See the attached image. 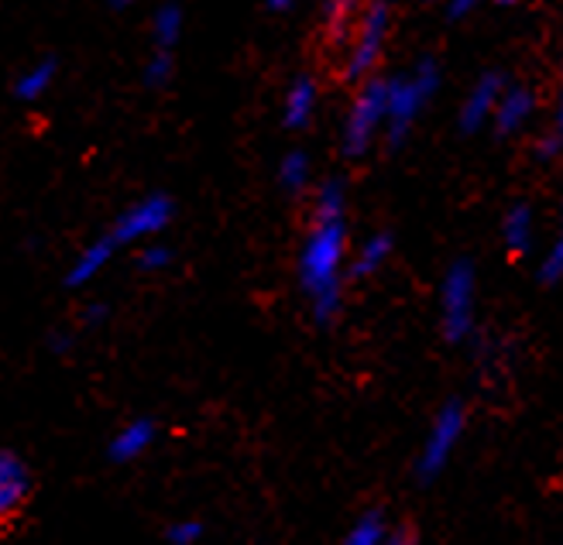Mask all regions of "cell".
Masks as SVG:
<instances>
[{"instance_id":"f1b7e54d","label":"cell","mask_w":563,"mask_h":545,"mask_svg":"<svg viewBox=\"0 0 563 545\" xmlns=\"http://www.w3.org/2000/svg\"><path fill=\"white\" fill-rule=\"evenodd\" d=\"M556 137H560V145H563V82H560V100H556V131H553Z\"/></svg>"},{"instance_id":"5b68a950","label":"cell","mask_w":563,"mask_h":545,"mask_svg":"<svg viewBox=\"0 0 563 545\" xmlns=\"http://www.w3.org/2000/svg\"><path fill=\"white\" fill-rule=\"evenodd\" d=\"M474 292H477L474 265H467V262L450 265L446 278H443V289H440V315H443L446 340L461 343L471 333V326H474Z\"/></svg>"},{"instance_id":"83f0119b","label":"cell","mask_w":563,"mask_h":545,"mask_svg":"<svg viewBox=\"0 0 563 545\" xmlns=\"http://www.w3.org/2000/svg\"><path fill=\"white\" fill-rule=\"evenodd\" d=\"M385 545H416V535L409 529H391L388 538H385Z\"/></svg>"},{"instance_id":"d6986e66","label":"cell","mask_w":563,"mask_h":545,"mask_svg":"<svg viewBox=\"0 0 563 545\" xmlns=\"http://www.w3.org/2000/svg\"><path fill=\"white\" fill-rule=\"evenodd\" d=\"M388 532L378 511H368L364 519H357V525L351 529V535L344 538V545H385Z\"/></svg>"},{"instance_id":"9a60e30c","label":"cell","mask_w":563,"mask_h":545,"mask_svg":"<svg viewBox=\"0 0 563 545\" xmlns=\"http://www.w3.org/2000/svg\"><path fill=\"white\" fill-rule=\"evenodd\" d=\"M391 234H375V237H368L364 241V247L357 251V257H354V265H351V275L354 278H364V275H375L385 262H388V254H391Z\"/></svg>"},{"instance_id":"2e32d148","label":"cell","mask_w":563,"mask_h":545,"mask_svg":"<svg viewBox=\"0 0 563 545\" xmlns=\"http://www.w3.org/2000/svg\"><path fill=\"white\" fill-rule=\"evenodd\" d=\"M323 4V21L333 42H347L351 21L357 14V0H320Z\"/></svg>"},{"instance_id":"4dcf8cb0","label":"cell","mask_w":563,"mask_h":545,"mask_svg":"<svg viewBox=\"0 0 563 545\" xmlns=\"http://www.w3.org/2000/svg\"><path fill=\"white\" fill-rule=\"evenodd\" d=\"M110 4H118V8H124V4H131V0H110Z\"/></svg>"},{"instance_id":"ffe728a7","label":"cell","mask_w":563,"mask_h":545,"mask_svg":"<svg viewBox=\"0 0 563 545\" xmlns=\"http://www.w3.org/2000/svg\"><path fill=\"white\" fill-rule=\"evenodd\" d=\"M278 182H282V189L299 192L309 182V158L302 152H289L278 165Z\"/></svg>"},{"instance_id":"44dd1931","label":"cell","mask_w":563,"mask_h":545,"mask_svg":"<svg viewBox=\"0 0 563 545\" xmlns=\"http://www.w3.org/2000/svg\"><path fill=\"white\" fill-rule=\"evenodd\" d=\"M344 182H327L317 196V216H344Z\"/></svg>"},{"instance_id":"3957f363","label":"cell","mask_w":563,"mask_h":545,"mask_svg":"<svg viewBox=\"0 0 563 545\" xmlns=\"http://www.w3.org/2000/svg\"><path fill=\"white\" fill-rule=\"evenodd\" d=\"M388 0H372L364 14L354 21V35H351V48H347V59H344V79L361 82L364 76H372V69L382 59V48L388 38Z\"/></svg>"},{"instance_id":"484cf974","label":"cell","mask_w":563,"mask_h":545,"mask_svg":"<svg viewBox=\"0 0 563 545\" xmlns=\"http://www.w3.org/2000/svg\"><path fill=\"white\" fill-rule=\"evenodd\" d=\"M477 4H482V0H446V18L450 21H464L467 14H474Z\"/></svg>"},{"instance_id":"cb8c5ba5","label":"cell","mask_w":563,"mask_h":545,"mask_svg":"<svg viewBox=\"0 0 563 545\" xmlns=\"http://www.w3.org/2000/svg\"><path fill=\"white\" fill-rule=\"evenodd\" d=\"M200 535H203L200 522H176L168 529V542H176V545H192V542H200Z\"/></svg>"},{"instance_id":"30bf717a","label":"cell","mask_w":563,"mask_h":545,"mask_svg":"<svg viewBox=\"0 0 563 545\" xmlns=\"http://www.w3.org/2000/svg\"><path fill=\"white\" fill-rule=\"evenodd\" d=\"M313 110H317V82L309 76H299L289 86L286 103H282V121H286V127L299 131L313 121Z\"/></svg>"},{"instance_id":"9c48e42d","label":"cell","mask_w":563,"mask_h":545,"mask_svg":"<svg viewBox=\"0 0 563 545\" xmlns=\"http://www.w3.org/2000/svg\"><path fill=\"white\" fill-rule=\"evenodd\" d=\"M532 110H537V93H532L529 86H505V93L492 113L495 134L509 137V134L522 131V124L532 118Z\"/></svg>"},{"instance_id":"8992f818","label":"cell","mask_w":563,"mask_h":545,"mask_svg":"<svg viewBox=\"0 0 563 545\" xmlns=\"http://www.w3.org/2000/svg\"><path fill=\"white\" fill-rule=\"evenodd\" d=\"M464 422L467 419H464V405H461V401H450V405L440 409V415H437V422L430 429L427 443H422V453H419L416 474L422 480H433L450 464V456H454V449H457V443L464 436Z\"/></svg>"},{"instance_id":"7a4b0ae2","label":"cell","mask_w":563,"mask_h":545,"mask_svg":"<svg viewBox=\"0 0 563 545\" xmlns=\"http://www.w3.org/2000/svg\"><path fill=\"white\" fill-rule=\"evenodd\" d=\"M440 90V66L433 55H422L409 76H391L388 79V107H385V141L388 148H402L409 137L419 110L433 100Z\"/></svg>"},{"instance_id":"4fadbf2b","label":"cell","mask_w":563,"mask_h":545,"mask_svg":"<svg viewBox=\"0 0 563 545\" xmlns=\"http://www.w3.org/2000/svg\"><path fill=\"white\" fill-rule=\"evenodd\" d=\"M501 237H505V247H509L512 254H526L532 247V210L526 203H516L509 213H505Z\"/></svg>"},{"instance_id":"7c38bea8","label":"cell","mask_w":563,"mask_h":545,"mask_svg":"<svg viewBox=\"0 0 563 545\" xmlns=\"http://www.w3.org/2000/svg\"><path fill=\"white\" fill-rule=\"evenodd\" d=\"M152 436H155V425L148 419H137L114 436V443H110V456H114V460H134V456H141L152 446Z\"/></svg>"},{"instance_id":"277c9868","label":"cell","mask_w":563,"mask_h":545,"mask_svg":"<svg viewBox=\"0 0 563 545\" xmlns=\"http://www.w3.org/2000/svg\"><path fill=\"white\" fill-rule=\"evenodd\" d=\"M385 107H388V79H368L347 113L344 124V155L361 158L372 148L375 134L385 127Z\"/></svg>"},{"instance_id":"8fae6325","label":"cell","mask_w":563,"mask_h":545,"mask_svg":"<svg viewBox=\"0 0 563 545\" xmlns=\"http://www.w3.org/2000/svg\"><path fill=\"white\" fill-rule=\"evenodd\" d=\"M24 494H27V474H24L21 460L0 453V519L14 514L21 508Z\"/></svg>"},{"instance_id":"ba28073f","label":"cell","mask_w":563,"mask_h":545,"mask_svg":"<svg viewBox=\"0 0 563 545\" xmlns=\"http://www.w3.org/2000/svg\"><path fill=\"white\" fill-rule=\"evenodd\" d=\"M501 93H505V76L501 73H485L482 79H477L474 90L467 93V100L461 103V121H457L461 131L474 134L477 127H485L492 121Z\"/></svg>"},{"instance_id":"52a82bcc","label":"cell","mask_w":563,"mask_h":545,"mask_svg":"<svg viewBox=\"0 0 563 545\" xmlns=\"http://www.w3.org/2000/svg\"><path fill=\"white\" fill-rule=\"evenodd\" d=\"M173 220V203L165 196H145L137 199L131 210H124L114 223V231L107 237L114 244H131V241H145L152 234H158L162 226Z\"/></svg>"},{"instance_id":"6da1fadb","label":"cell","mask_w":563,"mask_h":545,"mask_svg":"<svg viewBox=\"0 0 563 545\" xmlns=\"http://www.w3.org/2000/svg\"><path fill=\"white\" fill-rule=\"evenodd\" d=\"M344 257H347V223L344 216H317L299 254V278L313 305L317 323H330L341 312V285H344Z\"/></svg>"},{"instance_id":"4316f807","label":"cell","mask_w":563,"mask_h":545,"mask_svg":"<svg viewBox=\"0 0 563 545\" xmlns=\"http://www.w3.org/2000/svg\"><path fill=\"white\" fill-rule=\"evenodd\" d=\"M560 152H563V145H560V137H556V134L543 137V141H540V145H537V155H540L543 162H547V158H556Z\"/></svg>"},{"instance_id":"f546056e","label":"cell","mask_w":563,"mask_h":545,"mask_svg":"<svg viewBox=\"0 0 563 545\" xmlns=\"http://www.w3.org/2000/svg\"><path fill=\"white\" fill-rule=\"evenodd\" d=\"M296 4H299V0H268V8L278 11V14H282V11H292Z\"/></svg>"},{"instance_id":"603a6c76","label":"cell","mask_w":563,"mask_h":545,"mask_svg":"<svg viewBox=\"0 0 563 545\" xmlns=\"http://www.w3.org/2000/svg\"><path fill=\"white\" fill-rule=\"evenodd\" d=\"M168 76H173V55H168V52H155L152 59H148V66H145V82L148 86H162Z\"/></svg>"},{"instance_id":"5bb4252c","label":"cell","mask_w":563,"mask_h":545,"mask_svg":"<svg viewBox=\"0 0 563 545\" xmlns=\"http://www.w3.org/2000/svg\"><path fill=\"white\" fill-rule=\"evenodd\" d=\"M114 247H118V244L110 241V237L90 244L87 251H82V254L76 257V265H73V271H69V285H87L90 278H97V275L107 268V262H110V254H114Z\"/></svg>"},{"instance_id":"1f68e13d","label":"cell","mask_w":563,"mask_h":545,"mask_svg":"<svg viewBox=\"0 0 563 545\" xmlns=\"http://www.w3.org/2000/svg\"><path fill=\"white\" fill-rule=\"evenodd\" d=\"M498 4H516V0H498Z\"/></svg>"},{"instance_id":"7402d4cb","label":"cell","mask_w":563,"mask_h":545,"mask_svg":"<svg viewBox=\"0 0 563 545\" xmlns=\"http://www.w3.org/2000/svg\"><path fill=\"white\" fill-rule=\"evenodd\" d=\"M540 278H543L547 285L563 278V231H560V237L553 241V247H550V251H547V257H543V265H540Z\"/></svg>"},{"instance_id":"e0dca14e","label":"cell","mask_w":563,"mask_h":545,"mask_svg":"<svg viewBox=\"0 0 563 545\" xmlns=\"http://www.w3.org/2000/svg\"><path fill=\"white\" fill-rule=\"evenodd\" d=\"M52 79H55V63H52V59H42L38 66H32V69H27V73L18 79L14 90H18L21 100H38V97L48 90V86H52Z\"/></svg>"},{"instance_id":"d4e9b609","label":"cell","mask_w":563,"mask_h":545,"mask_svg":"<svg viewBox=\"0 0 563 545\" xmlns=\"http://www.w3.org/2000/svg\"><path fill=\"white\" fill-rule=\"evenodd\" d=\"M168 262H173V254H168L165 247H145L137 257V265L145 268V271H162Z\"/></svg>"},{"instance_id":"ac0fdd59","label":"cell","mask_w":563,"mask_h":545,"mask_svg":"<svg viewBox=\"0 0 563 545\" xmlns=\"http://www.w3.org/2000/svg\"><path fill=\"white\" fill-rule=\"evenodd\" d=\"M152 27H155V42L162 45V52H165V48H176V42H179V35H183V11H179L176 4L158 8Z\"/></svg>"}]
</instances>
